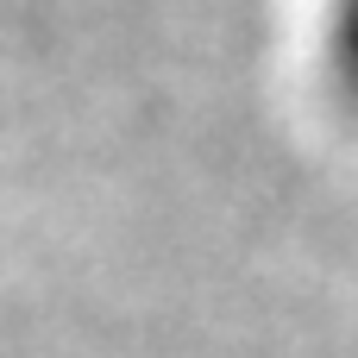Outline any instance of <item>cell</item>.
<instances>
[{
	"label": "cell",
	"mask_w": 358,
	"mask_h": 358,
	"mask_svg": "<svg viewBox=\"0 0 358 358\" xmlns=\"http://www.w3.org/2000/svg\"><path fill=\"white\" fill-rule=\"evenodd\" d=\"M327 76L358 107V0H327Z\"/></svg>",
	"instance_id": "1"
}]
</instances>
